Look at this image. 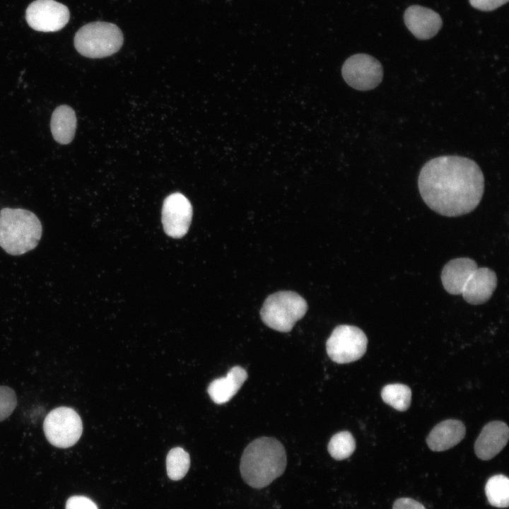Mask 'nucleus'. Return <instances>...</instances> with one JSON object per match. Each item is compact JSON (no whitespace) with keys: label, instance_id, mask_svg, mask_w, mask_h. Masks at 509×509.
<instances>
[{"label":"nucleus","instance_id":"nucleus-13","mask_svg":"<svg viewBox=\"0 0 509 509\" xmlns=\"http://www.w3.org/2000/svg\"><path fill=\"white\" fill-rule=\"evenodd\" d=\"M508 438L509 428L506 423L499 421L489 422L475 441L476 456L482 460L492 459L506 445Z\"/></svg>","mask_w":509,"mask_h":509},{"label":"nucleus","instance_id":"nucleus-1","mask_svg":"<svg viewBox=\"0 0 509 509\" xmlns=\"http://www.w3.org/2000/svg\"><path fill=\"white\" fill-rule=\"evenodd\" d=\"M420 194L436 213L455 217L472 211L481 200L484 177L473 160L442 156L424 164L419 178Z\"/></svg>","mask_w":509,"mask_h":509},{"label":"nucleus","instance_id":"nucleus-7","mask_svg":"<svg viewBox=\"0 0 509 509\" xmlns=\"http://www.w3.org/2000/svg\"><path fill=\"white\" fill-rule=\"evenodd\" d=\"M43 428L47 440L54 446L66 448L81 438L82 421L75 410L60 406L52 410L45 417Z\"/></svg>","mask_w":509,"mask_h":509},{"label":"nucleus","instance_id":"nucleus-11","mask_svg":"<svg viewBox=\"0 0 509 509\" xmlns=\"http://www.w3.org/2000/svg\"><path fill=\"white\" fill-rule=\"evenodd\" d=\"M404 21L409 30L420 40L435 36L443 24L437 12L419 5L409 6L404 13Z\"/></svg>","mask_w":509,"mask_h":509},{"label":"nucleus","instance_id":"nucleus-20","mask_svg":"<svg viewBox=\"0 0 509 509\" xmlns=\"http://www.w3.org/2000/svg\"><path fill=\"white\" fill-rule=\"evenodd\" d=\"M190 466L189 454L182 447L171 449L166 457V469L168 477L173 481L182 479Z\"/></svg>","mask_w":509,"mask_h":509},{"label":"nucleus","instance_id":"nucleus-17","mask_svg":"<svg viewBox=\"0 0 509 509\" xmlns=\"http://www.w3.org/2000/svg\"><path fill=\"white\" fill-rule=\"evenodd\" d=\"M52 136L61 144H68L74 139L76 128V117L74 110L63 105L55 108L50 122Z\"/></svg>","mask_w":509,"mask_h":509},{"label":"nucleus","instance_id":"nucleus-21","mask_svg":"<svg viewBox=\"0 0 509 509\" xmlns=\"http://www.w3.org/2000/svg\"><path fill=\"white\" fill-rule=\"evenodd\" d=\"M356 449V441L352 434L346 431L334 434L330 439L327 450L334 460L349 458Z\"/></svg>","mask_w":509,"mask_h":509},{"label":"nucleus","instance_id":"nucleus-9","mask_svg":"<svg viewBox=\"0 0 509 509\" xmlns=\"http://www.w3.org/2000/svg\"><path fill=\"white\" fill-rule=\"evenodd\" d=\"M68 8L54 0H36L27 8L25 18L33 29L40 32H56L69 20Z\"/></svg>","mask_w":509,"mask_h":509},{"label":"nucleus","instance_id":"nucleus-5","mask_svg":"<svg viewBox=\"0 0 509 509\" xmlns=\"http://www.w3.org/2000/svg\"><path fill=\"white\" fill-rule=\"evenodd\" d=\"M307 310V303L302 296L293 291H283L267 297L260 310V316L269 327L288 332Z\"/></svg>","mask_w":509,"mask_h":509},{"label":"nucleus","instance_id":"nucleus-23","mask_svg":"<svg viewBox=\"0 0 509 509\" xmlns=\"http://www.w3.org/2000/svg\"><path fill=\"white\" fill-rule=\"evenodd\" d=\"M66 509H98L96 504L89 498L83 496L70 497L66 503Z\"/></svg>","mask_w":509,"mask_h":509},{"label":"nucleus","instance_id":"nucleus-25","mask_svg":"<svg viewBox=\"0 0 509 509\" xmlns=\"http://www.w3.org/2000/svg\"><path fill=\"white\" fill-rule=\"evenodd\" d=\"M392 509H426V508L412 498H400L394 502Z\"/></svg>","mask_w":509,"mask_h":509},{"label":"nucleus","instance_id":"nucleus-14","mask_svg":"<svg viewBox=\"0 0 509 509\" xmlns=\"http://www.w3.org/2000/svg\"><path fill=\"white\" fill-rule=\"evenodd\" d=\"M465 433V426L462 421L445 420L431 430L426 443L433 451H444L457 445L464 438Z\"/></svg>","mask_w":509,"mask_h":509},{"label":"nucleus","instance_id":"nucleus-18","mask_svg":"<svg viewBox=\"0 0 509 509\" xmlns=\"http://www.w3.org/2000/svg\"><path fill=\"white\" fill-rule=\"evenodd\" d=\"M488 503L496 508H508L509 504V479L503 474L489 478L485 486Z\"/></svg>","mask_w":509,"mask_h":509},{"label":"nucleus","instance_id":"nucleus-8","mask_svg":"<svg viewBox=\"0 0 509 509\" xmlns=\"http://www.w3.org/2000/svg\"><path fill=\"white\" fill-rule=\"evenodd\" d=\"M341 74L346 83L358 90L377 87L383 78V68L375 57L367 54H356L343 64Z\"/></svg>","mask_w":509,"mask_h":509},{"label":"nucleus","instance_id":"nucleus-3","mask_svg":"<svg viewBox=\"0 0 509 509\" xmlns=\"http://www.w3.org/2000/svg\"><path fill=\"white\" fill-rule=\"evenodd\" d=\"M42 230L40 220L28 210L4 208L0 211V246L10 255H21L34 249Z\"/></svg>","mask_w":509,"mask_h":509},{"label":"nucleus","instance_id":"nucleus-10","mask_svg":"<svg viewBox=\"0 0 509 509\" xmlns=\"http://www.w3.org/2000/svg\"><path fill=\"white\" fill-rule=\"evenodd\" d=\"M192 216V205L183 194L173 193L164 200L162 223L168 235L176 238L185 235L189 229Z\"/></svg>","mask_w":509,"mask_h":509},{"label":"nucleus","instance_id":"nucleus-15","mask_svg":"<svg viewBox=\"0 0 509 509\" xmlns=\"http://www.w3.org/2000/svg\"><path fill=\"white\" fill-rule=\"evenodd\" d=\"M477 267L476 262L468 257L449 261L441 272L445 290L452 295H460L467 279Z\"/></svg>","mask_w":509,"mask_h":509},{"label":"nucleus","instance_id":"nucleus-2","mask_svg":"<svg viewBox=\"0 0 509 509\" xmlns=\"http://www.w3.org/2000/svg\"><path fill=\"white\" fill-rule=\"evenodd\" d=\"M286 464V450L280 441L274 438L261 437L245 448L240 471L247 485L260 489L282 475Z\"/></svg>","mask_w":509,"mask_h":509},{"label":"nucleus","instance_id":"nucleus-6","mask_svg":"<svg viewBox=\"0 0 509 509\" xmlns=\"http://www.w3.org/2000/svg\"><path fill=\"white\" fill-rule=\"evenodd\" d=\"M365 333L353 325L341 324L335 327L326 342L328 356L337 363L344 364L360 359L367 349Z\"/></svg>","mask_w":509,"mask_h":509},{"label":"nucleus","instance_id":"nucleus-24","mask_svg":"<svg viewBox=\"0 0 509 509\" xmlns=\"http://www.w3.org/2000/svg\"><path fill=\"white\" fill-rule=\"evenodd\" d=\"M508 1V0H469L472 6L483 11L495 10Z\"/></svg>","mask_w":509,"mask_h":509},{"label":"nucleus","instance_id":"nucleus-4","mask_svg":"<svg viewBox=\"0 0 509 509\" xmlns=\"http://www.w3.org/2000/svg\"><path fill=\"white\" fill-rule=\"evenodd\" d=\"M124 42L121 30L115 24L93 22L81 27L74 37L76 49L89 58H103L117 52Z\"/></svg>","mask_w":509,"mask_h":509},{"label":"nucleus","instance_id":"nucleus-22","mask_svg":"<svg viewBox=\"0 0 509 509\" xmlns=\"http://www.w3.org/2000/svg\"><path fill=\"white\" fill-rule=\"evenodd\" d=\"M17 399L15 392L6 386H0V421L7 419L15 409Z\"/></svg>","mask_w":509,"mask_h":509},{"label":"nucleus","instance_id":"nucleus-16","mask_svg":"<svg viewBox=\"0 0 509 509\" xmlns=\"http://www.w3.org/2000/svg\"><path fill=\"white\" fill-rule=\"evenodd\" d=\"M247 378V373L243 368L234 366L225 377L215 379L209 384L208 393L216 404L226 403L238 392Z\"/></svg>","mask_w":509,"mask_h":509},{"label":"nucleus","instance_id":"nucleus-12","mask_svg":"<svg viewBox=\"0 0 509 509\" xmlns=\"http://www.w3.org/2000/svg\"><path fill=\"white\" fill-rule=\"evenodd\" d=\"M496 286L497 276L493 270L477 267L467 279L461 294L469 304H483L490 299Z\"/></svg>","mask_w":509,"mask_h":509},{"label":"nucleus","instance_id":"nucleus-19","mask_svg":"<svg viewBox=\"0 0 509 509\" xmlns=\"http://www.w3.org/2000/svg\"><path fill=\"white\" fill-rule=\"evenodd\" d=\"M381 397L386 404L397 411H404L411 404V391L406 385L389 384L382 388Z\"/></svg>","mask_w":509,"mask_h":509}]
</instances>
